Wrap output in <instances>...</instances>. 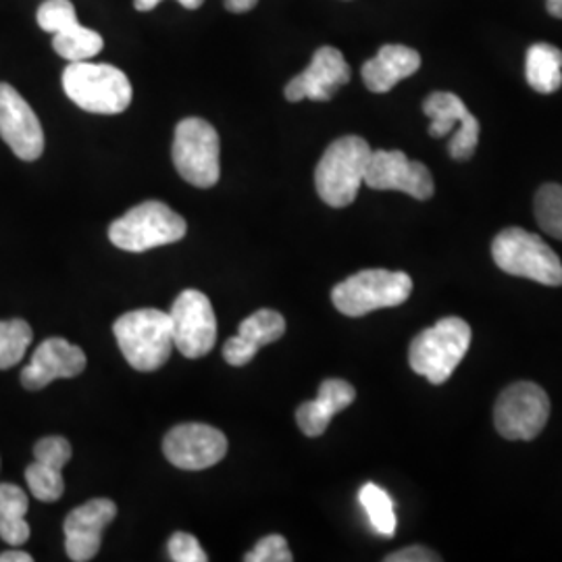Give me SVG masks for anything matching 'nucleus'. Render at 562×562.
Here are the masks:
<instances>
[{"instance_id":"obj_1","label":"nucleus","mask_w":562,"mask_h":562,"mask_svg":"<svg viewBox=\"0 0 562 562\" xmlns=\"http://www.w3.org/2000/svg\"><path fill=\"white\" fill-rule=\"evenodd\" d=\"M63 90L69 101L94 115H120L132 102L127 76L106 63L78 60L63 71Z\"/></svg>"},{"instance_id":"obj_2","label":"nucleus","mask_w":562,"mask_h":562,"mask_svg":"<svg viewBox=\"0 0 562 562\" xmlns=\"http://www.w3.org/2000/svg\"><path fill=\"white\" fill-rule=\"evenodd\" d=\"M113 334L125 361L136 371H157L171 357V319L169 313L159 308H140L121 315L113 325Z\"/></svg>"},{"instance_id":"obj_3","label":"nucleus","mask_w":562,"mask_h":562,"mask_svg":"<svg viewBox=\"0 0 562 562\" xmlns=\"http://www.w3.org/2000/svg\"><path fill=\"white\" fill-rule=\"evenodd\" d=\"M471 346V327L459 317H443L423 329L408 348L411 369L434 385L450 380Z\"/></svg>"},{"instance_id":"obj_4","label":"nucleus","mask_w":562,"mask_h":562,"mask_svg":"<svg viewBox=\"0 0 562 562\" xmlns=\"http://www.w3.org/2000/svg\"><path fill=\"white\" fill-rule=\"evenodd\" d=\"M371 146L359 136H344L327 146L315 169V186L322 201L334 209L352 204L371 159Z\"/></svg>"},{"instance_id":"obj_5","label":"nucleus","mask_w":562,"mask_h":562,"mask_svg":"<svg viewBox=\"0 0 562 562\" xmlns=\"http://www.w3.org/2000/svg\"><path fill=\"white\" fill-rule=\"evenodd\" d=\"M494 262L508 276L562 285V262L546 241L521 227H508L492 241Z\"/></svg>"},{"instance_id":"obj_6","label":"nucleus","mask_w":562,"mask_h":562,"mask_svg":"<svg viewBox=\"0 0 562 562\" xmlns=\"http://www.w3.org/2000/svg\"><path fill=\"white\" fill-rule=\"evenodd\" d=\"M188 223L161 201H146L109 227V240L125 252H146L180 241Z\"/></svg>"},{"instance_id":"obj_7","label":"nucleus","mask_w":562,"mask_h":562,"mask_svg":"<svg viewBox=\"0 0 562 562\" xmlns=\"http://www.w3.org/2000/svg\"><path fill=\"white\" fill-rule=\"evenodd\" d=\"M411 294L413 280L406 273L364 269L338 283L331 292V302L346 317H364L380 308L401 306Z\"/></svg>"},{"instance_id":"obj_8","label":"nucleus","mask_w":562,"mask_h":562,"mask_svg":"<svg viewBox=\"0 0 562 562\" xmlns=\"http://www.w3.org/2000/svg\"><path fill=\"white\" fill-rule=\"evenodd\" d=\"M220 134L209 121H180L173 136V165L183 180L196 188H213L222 176Z\"/></svg>"},{"instance_id":"obj_9","label":"nucleus","mask_w":562,"mask_h":562,"mask_svg":"<svg viewBox=\"0 0 562 562\" xmlns=\"http://www.w3.org/2000/svg\"><path fill=\"white\" fill-rule=\"evenodd\" d=\"M550 417V398L538 383L508 385L494 406V425L506 440H533Z\"/></svg>"},{"instance_id":"obj_10","label":"nucleus","mask_w":562,"mask_h":562,"mask_svg":"<svg viewBox=\"0 0 562 562\" xmlns=\"http://www.w3.org/2000/svg\"><path fill=\"white\" fill-rule=\"evenodd\" d=\"M173 346L186 359H201L217 341V317L206 294L183 290L169 311Z\"/></svg>"},{"instance_id":"obj_11","label":"nucleus","mask_w":562,"mask_h":562,"mask_svg":"<svg viewBox=\"0 0 562 562\" xmlns=\"http://www.w3.org/2000/svg\"><path fill=\"white\" fill-rule=\"evenodd\" d=\"M423 113L431 117L429 136L442 138L459 125V132L448 144V153L454 161H469L480 144V121L467 109V104L452 92H434L423 102Z\"/></svg>"},{"instance_id":"obj_12","label":"nucleus","mask_w":562,"mask_h":562,"mask_svg":"<svg viewBox=\"0 0 562 562\" xmlns=\"http://www.w3.org/2000/svg\"><path fill=\"white\" fill-rule=\"evenodd\" d=\"M167 461L183 471H202L223 461L227 438L217 427L204 423H181L167 431L162 440Z\"/></svg>"},{"instance_id":"obj_13","label":"nucleus","mask_w":562,"mask_h":562,"mask_svg":"<svg viewBox=\"0 0 562 562\" xmlns=\"http://www.w3.org/2000/svg\"><path fill=\"white\" fill-rule=\"evenodd\" d=\"M371 190H396L417 201L434 196V178L419 161H411L402 150H373L364 171Z\"/></svg>"},{"instance_id":"obj_14","label":"nucleus","mask_w":562,"mask_h":562,"mask_svg":"<svg viewBox=\"0 0 562 562\" xmlns=\"http://www.w3.org/2000/svg\"><path fill=\"white\" fill-rule=\"evenodd\" d=\"M0 138L21 161H36L44 153V132L38 115L20 92L0 81Z\"/></svg>"},{"instance_id":"obj_15","label":"nucleus","mask_w":562,"mask_h":562,"mask_svg":"<svg viewBox=\"0 0 562 562\" xmlns=\"http://www.w3.org/2000/svg\"><path fill=\"white\" fill-rule=\"evenodd\" d=\"M350 65L344 59L338 48L322 46L308 67L288 81L285 86V99L290 102L301 101H331L334 94L350 81Z\"/></svg>"},{"instance_id":"obj_16","label":"nucleus","mask_w":562,"mask_h":562,"mask_svg":"<svg viewBox=\"0 0 562 562\" xmlns=\"http://www.w3.org/2000/svg\"><path fill=\"white\" fill-rule=\"evenodd\" d=\"M117 517V504L94 498L71 510L65 519V550L71 561H92L101 550L102 531Z\"/></svg>"},{"instance_id":"obj_17","label":"nucleus","mask_w":562,"mask_h":562,"mask_svg":"<svg viewBox=\"0 0 562 562\" xmlns=\"http://www.w3.org/2000/svg\"><path fill=\"white\" fill-rule=\"evenodd\" d=\"M86 369V355L80 346L63 338L42 341L21 371V383L25 390H42L55 380L78 378Z\"/></svg>"},{"instance_id":"obj_18","label":"nucleus","mask_w":562,"mask_h":562,"mask_svg":"<svg viewBox=\"0 0 562 562\" xmlns=\"http://www.w3.org/2000/svg\"><path fill=\"white\" fill-rule=\"evenodd\" d=\"M285 334V319L278 311L261 308L240 323L238 336L223 346V359L232 367H244L255 359L262 346L280 340Z\"/></svg>"},{"instance_id":"obj_19","label":"nucleus","mask_w":562,"mask_h":562,"mask_svg":"<svg viewBox=\"0 0 562 562\" xmlns=\"http://www.w3.org/2000/svg\"><path fill=\"white\" fill-rule=\"evenodd\" d=\"M422 67V55L415 48L402 44H385L373 59L362 65V81L364 86L383 94L390 92L398 81L411 78Z\"/></svg>"},{"instance_id":"obj_20","label":"nucleus","mask_w":562,"mask_h":562,"mask_svg":"<svg viewBox=\"0 0 562 562\" xmlns=\"http://www.w3.org/2000/svg\"><path fill=\"white\" fill-rule=\"evenodd\" d=\"M357 398V390L344 380H325L315 401L304 402L296 411V423L308 438H319L331 419Z\"/></svg>"},{"instance_id":"obj_21","label":"nucleus","mask_w":562,"mask_h":562,"mask_svg":"<svg viewBox=\"0 0 562 562\" xmlns=\"http://www.w3.org/2000/svg\"><path fill=\"white\" fill-rule=\"evenodd\" d=\"M525 78L527 83L540 92L552 94L562 86V50L552 44H533L527 50L525 60Z\"/></svg>"},{"instance_id":"obj_22","label":"nucleus","mask_w":562,"mask_h":562,"mask_svg":"<svg viewBox=\"0 0 562 562\" xmlns=\"http://www.w3.org/2000/svg\"><path fill=\"white\" fill-rule=\"evenodd\" d=\"M30 501L15 483H0V538L13 548L30 540V525L25 521Z\"/></svg>"},{"instance_id":"obj_23","label":"nucleus","mask_w":562,"mask_h":562,"mask_svg":"<svg viewBox=\"0 0 562 562\" xmlns=\"http://www.w3.org/2000/svg\"><path fill=\"white\" fill-rule=\"evenodd\" d=\"M104 46L101 34L81 25L78 18L63 23L53 34L55 53L69 63L94 59Z\"/></svg>"},{"instance_id":"obj_24","label":"nucleus","mask_w":562,"mask_h":562,"mask_svg":"<svg viewBox=\"0 0 562 562\" xmlns=\"http://www.w3.org/2000/svg\"><path fill=\"white\" fill-rule=\"evenodd\" d=\"M359 503H361L371 527L383 536V538H392L396 533V513H394V503L390 498V494L375 485V483H364L359 492Z\"/></svg>"},{"instance_id":"obj_25","label":"nucleus","mask_w":562,"mask_h":562,"mask_svg":"<svg viewBox=\"0 0 562 562\" xmlns=\"http://www.w3.org/2000/svg\"><path fill=\"white\" fill-rule=\"evenodd\" d=\"M63 469L48 464V462L34 461L25 469V482L32 492V496L41 503H57L63 492H65V482H63Z\"/></svg>"},{"instance_id":"obj_26","label":"nucleus","mask_w":562,"mask_h":562,"mask_svg":"<svg viewBox=\"0 0 562 562\" xmlns=\"http://www.w3.org/2000/svg\"><path fill=\"white\" fill-rule=\"evenodd\" d=\"M34 338L32 327L23 319L0 322V369H11L25 357Z\"/></svg>"},{"instance_id":"obj_27","label":"nucleus","mask_w":562,"mask_h":562,"mask_svg":"<svg viewBox=\"0 0 562 562\" xmlns=\"http://www.w3.org/2000/svg\"><path fill=\"white\" fill-rule=\"evenodd\" d=\"M536 220L548 236L562 240V186L543 183L538 190Z\"/></svg>"},{"instance_id":"obj_28","label":"nucleus","mask_w":562,"mask_h":562,"mask_svg":"<svg viewBox=\"0 0 562 562\" xmlns=\"http://www.w3.org/2000/svg\"><path fill=\"white\" fill-rule=\"evenodd\" d=\"M246 562H292L294 554L283 536H267L246 557Z\"/></svg>"},{"instance_id":"obj_29","label":"nucleus","mask_w":562,"mask_h":562,"mask_svg":"<svg viewBox=\"0 0 562 562\" xmlns=\"http://www.w3.org/2000/svg\"><path fill=\"white\" fill-rule=\"evenodd\" d=\"M78 18L76 7L71 4V0H46L42 2L38 9V25L44 32L55 34L63 23Z\"/></svg>"},{"instance_id":"obj_30","label":"nucleus","mask_w":562,"mask_h":562,"mask_svg":"<svg viewBox=\"0 0 562 562\" xmlns=\"http://www.w3.org/2000/svg\"><path fill=\"white\" fill-rule=\"evenodd\" d=\"M169 557L176 562H206L209 557L192 533L178 531L169 540Z\"/></svg>"},{"instance_id":"obj_31","label":"nucleus","mask_w":562,"mask_h":562,"mask_svg":"<svg viewBox=\"0 0 562 562\" xmlns=\"http://www.w3.org/2000/svg\"><path fill=\"white\" fill-rule=\"evenodd\" d=\"M34 457H36V461L48 462V464H55L63 469L71 459V443L60 436L42 438L41 442H36L34 446Z\"/></svg>"},{"instance_id":"obj_32","label":"nucleus","mask_w":562,"mask_h":562,"mask_svg":"<svg viewBox=\"0 0 562 562\" xmlns=\"http://www.w3.org/2000/svg\"><path fill=\"white\" fill-rule=\"evenodd\" d=\"M385 562H438L442 561L436 552H431L429 548H423V546H411V548H404L398 552H392L387 554Z\"/></svg>"},{"instance_id":"obj_33","label":"nucleus","mask_w":562,"mask_h":562,"mask_svg":"<svg viewBox=\"0 0 562 562\" xmlns=\"http://www.w3.org/2000/svg\"><path fill=\"white\" fill-rule=\"evenodd\" d=\"M159 2H162V0H134V7H136L138 11H142V13H146V11H153ZM178 2H180L181 7L194 11V9L202 7L204 0H178Z\"/></svg>"},{"instance_id":"obj_34","label":"nucleus","mask_w":562,"mask_h":562,"mask_svg":"<svg viewBox=\"0 0 562 562\" xmlns=\"http://www.w3.org/2000/svg\"><path fill=\"white\" fill-rule=\"evenodd\" d=\"M259 4V0H225V9L232 13H248Z\"/></svg>"},{"instance_id":"obj_35","label":"nucleus","mask_w":562,"mask_h":562,"mask_svg":"<svg viewBox=\"0 0 562 562\" xmlns=\"http://www.w3.org/2000/svg\"><path fill=\"white\" fill-rule=\"evenodd\" d=\"M34 559L27 554V552H21V550H7V552H0V562H32Z\"/></svg>"},{"instance_id":"obj_36","label":"nucleus","mask_w":562,"mask_h":562,"mask_svg":"<svg viewBox=\"0 0 562 562\" xmlns=\"http://www.w3.org/2000/svg\"><path fill=\"white\" fill-rule=\"evenodd\" d=\"M546 4H548L550 15H554V18L562 20V0H546Z\"/></svg>"}]
</instances>
